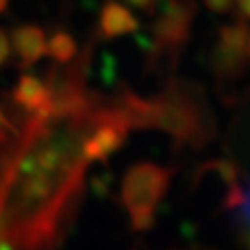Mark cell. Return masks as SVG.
Segmentation results:
<instances>
[{
    "label": "cell",
    "mask_w": 250,
    "mask_h": 250,
    "mask_svg": "<svg viewBox=\"0 0 250 250\" xmlns=\"http://www.w3.org/2000/svg\"><path fill=\"white\" fill-rule=\"evenodd\" d=\"M34 113L0 200V235L15 250H54L80 200L89 161L83 143L113 106L65 80Z\"/></svg>",
    "instance_id": "1"
},
{
    "label": "cell",
    "mask_w": 250,
    "mask_h": 250,
    "mask_svg": "<svg viewBox=\"0 0 250 250\" xmlns=\"http://www.w3.org/2000/svg\"><path fill=\"white\" fill-rule=\"evenodd\" d=\"M132 128H160L180 141L200 145L209 135L211 125L204 119V109L193 93L172 85L154 100H143L134 93H125L119 104Z\"/></svg>",
    "instance_id": "2"
},
{
    "label": "cell",
    "mask_w": 250,
    "mask_h": 250,
    "mask_svg": "<svg viewBox=\"0 0 250 250\" xmlns=\"http://www.w3.org/2000/svg\"><path fill=\"white\" fill-rule=\"evenodd\" d=\"M170 176L172 170L154 163H139L126 172L121 200L135 230H146L154 224V213L169 188Z\"/></svg>",
    "instance_id": "3"
},
{
    "label": "cell",
    "mask_w": 250,
    "mask_h": 250,
    "mask_svg": "<svg viewBox=\"0 0 250 250\" xmlns=\"http://www.w3.org/2000/svg\"><path fill=\"white\" fill-rule=\"evenodd\" d=\"M128 121L119 106H113L109 115L100 123L83 143V154L87 161H106L113 152L125 143L128 135Z\"/></svg>",
    "instance_id": "4"
},
{
    "label": "cell",
    "mask_w": 250,
    "mask_h": 250,
    "mask_svg": "<svg viewBox=\"0 0 250 250\" xmlns=\"http://www.w3.org/2000/svg\"><path fill=\"white\" fill-rule=\"evenodd\" d=\"M193 15V0H163L160 6V17L154 24V36L158 45H182L189 36V24Z\"/></svg>",
    "instance_id": "5"
},
{
    "label": "cell",
    "mask_w": 250,
    "mask_h": 250,
    "mask_svg": "<svg viewBox=\"0 0 250 250\" xmlns=\"http://www.w3.org/2000/svg\"><path fill=\"white\" fill-rule=\"evenodd\" d=\"M99 30L104 39H113V37L137 32L139 22L134 13L123 4H119L115 0H107L100 11Z\"/></svg>",
    "instance_id": "6"
},
{
    "label": "cell",
    "mask_w": 250,
    "mask_h": 250,
    "mask_svg": "<svg viewBox=\"0 0 250 250\" xmlns=\"http://www.w3.org/2000/svg\"><path fill=\"white\" fill-rule=\"evenodd\" d=\"M11 46L24 65H32L46 54L45 32L37 26H21L11 34Z\"/></svg>",
    "instance_id": "7"
},
{
    "label": "cell",
    "mask_w": 250,
    "mask_h": 250,
    "mask_svg": "<svg viewBox=\"0 0 250 250\" xmlns=\"http://www.w3.org/2000/svg\"><path fill=\"white\" fill-rule=\"evenodd\" d=\"M13 99L28 111H43L52 102V91L34 76H22L13 89Z\"/></svg>",
    "instance_id": "8"
},
{
    "label": "cell",
    "mask_w": 250,
    "mask_h": 250,
    "mask_svg": "<svg viewBox=\"0 0 250 250\" xmlns=\"http://www.w3.org/2000/svg\"><path fill=\"white\" fill-rule=\"evenodd\" d=\"M76 41L67 32H56L50 41H46V54L58 63H69L76 56Z\"/></svg>",
    "instance_id": "9"
},
{
    "label": "cell",
    "mask_w": 250,
    "mask_h": 250,
    "mask_svg": "<svg viewBox=\"0 0 250 250\" xmlns=\"http://www.w3.org/2000/svg\"><path fill=\"white\" fill-rule=\"evenodd\" d=\"M115 60L109 54H104V58H102V78H104L106 83H111L115 80Z\"/></svg>",
    "instance_id": "10"
},
{
    "label": "cell",
    "mask_w": 250,
    "mask_h": 250,
    "mask_svg": "<svg viewBox=\"0 0 250 250\" xmlns=\"http://www.w3.org/2000/svg\"><path fill=\"white\" fill-rule=\"evenodd\" d=\"M204 6L209 11H215V13H228L230 9L233 8V2L235 0H202Z\"/></svg>",
    "instance_id": "11"
},
{
    "label": "cell",
    "mask_w": 250,
    "mask_h": 250,
    "mask_svg": "<svg viewBox=\"0 0 250 250\" xmlns=\"http://www.w3.org/2000/svg\"><path fill=\"white\" fill-rule=\"evenodd\" d=\"M239 223L241 226H250V188L245 191L243 204L239 206Z\"/></svg>",
    "instance_id": "12"
},
{
    "label": "cell",
    "mask_w": 250,
    "mask_h": 250,
    "mask_svg": "<svg viewBox=\"0 0 250 250\" xmlns=\"http://www.w3.org/2000/svg\"><path fill=\"white\" fill-rule=\"evenodd\" d=\"M9 52H11L9 39H8V36H6V34L0 30V67H2V65H4L6 62H8Z\"/></svg>",
    "instance_id": "13"
},
{
    "label": "cell",
    "mask_w": 250,
    "mask_h": 250,
    "mask_svg": "<svg viewBox=\"0 0 250 250\" xmlns=\"http://www.w3.org/2000/svg\"><path fill=\"white\" fill-rule=\"evenodd\" d=\"M235 2H237V8H239L241 17L250 19V0H235Z\"/></svg>",
    "instance_id": "14"
},
{
    "label": "cell",
    "mask_w": 250,
    "mask_h": 250,
    "mask_svg": "<svg viewBox=\"0 0 250 250\" xmlns=\"http://www.w3.org/2000/svg\"><path fill=\"white\" fill-rule=\"evenodd\" d=\"M130 4H134L135 8H141V9H146V8H150L152 4L156 2V0H128Z\"/></svg>",
    "instance_id": "15"
},
{
    "label": "cell",
    "mask_w": 250,
    "mask_h": 250,
    "mask_svg": "<svg viewBox=\"0 0 250 250\" xmlns=\"http://www.w3.org/2000/svg\"><path fill=\"white\" fill-rule=\"evenodd\" d=\"M6 6H8V0H0V11H4Z\"/></svg>",
    "instance_id": "16"
},
{
    "label": "cell",
    "mask_w": 250,
    "mask_h": 250,
    "mask_svg": "<svg viewBox=\"0 0 250 250\" xmlns=\"http://www.w3.org/2000/svg\"><path fill=\"white\" fill-rule=\"evenodd\" d=\"M247 50L250 52V39H249V45H247Z\"/></svg>",
    "instance_id": "17"
}]
</instances>
